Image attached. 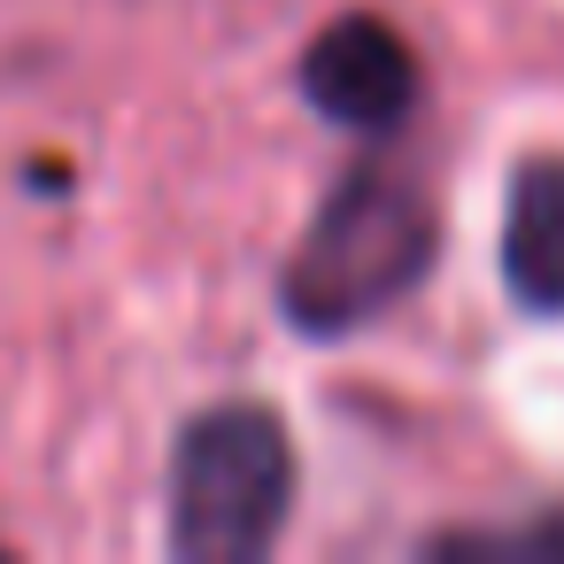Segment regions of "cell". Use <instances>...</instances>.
<instances>
[{
    "mask_svg": "<svg viewBox=\"0 0 564 564\" xmlns=\"http://www.w3.org/2000/svg\"><path fill=\"white\" fill-rule=\"evenodd\" d=\"M441 256V217L433 194L410 171L387 163H356L310 217V232L294 240L286 271H279V317L310 340H340L379 325L394 302H410L425 286Z\"/></svg>",
    "mask_w": 564,
    "mask_h": 564,
    "instance_id": "1",
    "label": "cell"
},
{
    "mask_svg": "<svg viewBox=\"0 0 564 564\" xmlns=\"http://www.w3.org/2000/svg\"><path fill=\"white\" fill-rule=\"evenodd\" d=\"M294 510V441L263 402H217L178 433L171 456V556L256 564L279 549Z\"/></svg>",
    "mask_w": 564,
    "mask_h": 564,
    "instance_id": "2",
    "label": "cell"
},
{
    "mask_svg": "<svg viewBox=\"0 0 564 564\" xmlns=\"http://www.w3.org/2000/svg\"><path fill=\"white\" fill-rule=\"evenodd\" d=\"M302 94L325 124L340 132H402L417 109V55L387 17H333L310 47H302Z\"/></svg>",
    "mask_w": 564,
    "mask_h": 564,
    "instance_id": "3",
    "label": "cell"
},
{
    "mask_svg": "<svg viewBox=\"0 0 564 564\" xmlns=\"http://www.w3.org/2000/svg\"><path fill=\"white\" fill-rule=\"evenodd\" d=\"M502 286L533 317H564V155H533L502 209Z\"/></svg>",
    "mask_w": 564,
    "mask_h": 564,
    "instance_id": "4",
    "label": "cell"
},
{
    "mask_svg": "<svg viewBox=\"0 0 564 564\" xmlns=\"http://www.w3.org/2000/svg\"><path fill=\"white\" fill-rule=\"evenodd\" d=\"M441 549H471V556H556L564 564V510H549L533 525H502V533H448Z\"/></svg>",
    "mask_w": 564,
    "mask_h": 564,
    "instance_id": "5",
    "label": "cell"
}]
</instances>
